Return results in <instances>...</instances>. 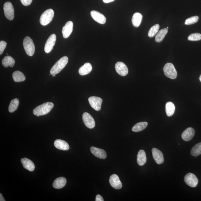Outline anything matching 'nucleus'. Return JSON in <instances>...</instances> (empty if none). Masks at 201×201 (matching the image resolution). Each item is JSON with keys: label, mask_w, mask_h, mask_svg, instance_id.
Wrapping results in <instances>:
<instances>
[{"label": "nucleus", "mask_w": 201, "mask_h": 201, "mask_svg": "<svg viewBox=\"0 0 201 201\" xmlns=\"http://www.w3.org/2000/svg\"><path fill=\"white\" fill-rule=\"evenodd\" d=\"M164 74L168 78L175 79L177 77V72L173 64L167 63L164 66L163 69Z\"/></svg>", "instance_id": "obj_5"}, {"label": "nucleus", "mask_w": 201, "mask_h": 201, "mask_svg": "<svg viewBox=\"0 0 201 201\" xmlns=\"http://www.w3.org/2000/svg\"><path fill=\"white\" fill-rule=\"evenodd\" d=\"M82 119L84 124L88 128L91 129L95 126V121L90 114L85 112L83 114Z\"/></svg>", "instance_id": "obj_10"}, {"label": "nucleus", "mask_w": 201, "mask_h": 201, "mask_svg": "<svg viewBox=\"0 0 201 201\" xmlns=\"http://www.w3.org/2000/svg\"><path fill=\"white\" fill-rule=\"evenodd\" d=\"M199 79H200V82H201V75L200 76V77Z\"/></svg>", "instance_id": "obj_40"}, {"label": "nucleus", "mask_w": 201, "mask_h": 201, "mask_svg": "<svg viewBox=\"0 0 201 201\" xmlns=\"http://www.w3.org/2000/svg\"><path fill=\"white\" fill-rule=\"evenodd\" d=\"M12 78L15 82H21L26 80V78L24 75L20 71H17L13 73Z\"/></svg>", "instance_id": "obj_25"}, {"label": "nucleus", "mask_w": 201, "mask_h": 201, "mask_svg": "<svg viewBox=\"0 0 201 201\" xmlns=\"http://www.w3.org/2000/svg\"><path fill=\"white\" fill-rule=\"evenodd\" d=\"M191 154L194 156H199L201 154V142L193 146L191 151Z\"/></svg>", "instance_id": "obj_30"}, {"label": "nucleus", "mask_w": 201, "mask_h": 201, "mask_svg": "<svg viewBox=\"0 0 201 201\" xmlns=\"http://www.w3.org/2000/svg\"><path fill=\"white\" fill-rule=\"evenodd\" d=\"M21 3L22 4L25 6H27L29 5L32 3V0H20Z\"/></svg>", "instance_id": "obj_35"}, {"label": "nucleus", "mask_w": 201, "mask_h": 201, "mask_svg": "<svg viewBox=\"0 0 201 201\" xmlns=\"http://www.w3.org/2000/svg\"><path fill=\"white\" fill-rule=\"evenodd\" d=\"M167 29L169 28V27H167Z\"/></svg>", "instance_id": "obj_41"}, {"label": "nucleus", "mask_w": 201, "mask_h": 201, "mask_svg": "<svg viewBox=\"0 0 201 201\" xmlns=\"http://www.w3.org/2000/svg\"><path fill=\"white\" fill-rule=\"evenodd\" d=\"M0 201H5V199L3 198L2 195L1 193L0 194Z\"/></svg>", "instance_id": "obj_38"}, {"label": "nucleus", "mask_w": 201, "mask_h": 201, "mask_svg": "<svg viewBox=\"0 0 201 201\" xmlns=\"http://www.w3.org/2000/svg\"><path fill=\"white\" fill-rule=\"evenodd\" d=\"M55 147L59 150H69V145L66 141L61 140H56L54 142Z\"/></svg>", "instance_id": "obj_20"}, {"label": "nucleus", "mask_w": 201, "mask_h": 201, "mask_svg": "<svg viewBox=\"0 0 201 201\" xmlns=\"http://www.w3.org/2000/svg\"><path fill=\"white\" fill-rule=\"evenodd\" d=\"M195 131L191 127H189L184 131L181 135L182 138L185 141L190 140L194 136Z\"/></svg>", "instance_id": "obj_17"}, {"label": "nucleus", "mask_w": 201, "mask_h": 201, "mask_svg": "<svg viewBox=\"0 0 201 201\" xmlns=\"http://www.w3.org/2000/svg\"><path fill=\"white\" fill-rule=\"evenodd\" d=\"M54 16L53 9H49L45 11L40 17V22L42 26H46L51 22Z\"/></svg>", "instance_id": "obj_4"}, {"label": "nucleus", "mask_w": 201, "mask_h": 201, "mask_svg": "<svg viewBox=\"0 0 201 201\" xmlns=\"http://www.w3.org/2000/svg\"><path fill=\"white\" fill-rule=\"evenodd\" d=\"M102 1H103L104 3H109L114 1L115 0H102Z\"/></svg>", "instance_id": "obj_37"}, {"label": "nucleus", "mask_w": 201, "mask_h": 201, "mask_svg": "<svg viewBox=\"0 0 201 201\" xmlns=\"http://www.w3.org/2000/svg\"><path fill=\"white\" fill-rule=\"evenodd\" d=\"M137 163L140 166H143L146 162V157L145 152L143 150L139 151L137 155Z\"/></svg>", "instance_id": "obj_22"}, {"label": "nucleus", "mask_w": 201, "mask_h": 201, "mask_svg": "<svg viewBox=\"0 0 201 201\" xmlns=\"http://www.w3.org/2000/svg\"><path fill=\"white\" fill-rule=\"evenodd\" d=\"M115 69L117 72L121 76H125L128 74V68L127 66L122 62H117L115 64Z\"/></svg>", "instance_id": "obj_11"}, {"label": "nucleus", "mask_w": 201, "mask_h": 201, "mask_svg": "<svg viewBox=\"0 0 201 201\" xmlns=\"http://www.w3.org/2000/svg\"><path fill=\"white\" fill-rule=\"evenodd\" d=\"M153 157L156 163L161 164L164 162V155L157 148H153L152 149Z\"/></svg>", "instance_id": "obj_13"}, {"label": "nucleus", "mask_w": 201, "mask_h": 201, "mask_svg": "<svg viewBox=\"0 0 201 201\" xmlns=\"http://www.w3.org/2000/svg\"><path fill=\"white\" fill-rule=\"evenodd\" d=\"M73 30V23L72 21H69L66 22L62 30V33L63 34L64 38H68L72 32Z\"/></svg>", "instance_id": "obj_15"}, {"label": "nucleus", "mask_w": 201, "mask_h": 201, "mask_svg": "<svg viewBox=\"0 0 201 201\" xmlns=\"http://www.w3.org/2000/svg\"><path fill=\"white\" fill-rule=\"evenodd\" d=\"M199 19V17L197 16L191 17L185 20V24L186 25L194 24L198 22Z\"/></svg>", "instance_id": "obj_32"}, {"label": "nucleus", "mask_w": 201, "mask_h": 201, "mask_svg": "<svg viewBox=\"0 0 201 201\" xmlns=\"http://www.w3.org/2000/svg\"><path fill=\"white\" fill-rule=\"evenodd\" d=\"M88 101L91 107L96 111H100L101 109L102 100L97 96H91L89 98Z\"/></svg>", "instance_id": "obj_8"}, {"label": "nucleus", "mask_w": 201, "mask_h": 201, "mask_svg": "<svg viewBox=\"0 0 201 201\" xmlns=\"http://www.w3.org/2000/svg\"><path fill=\"white\" fill-rule=\"evenodd\" d=\"M54 107V104L51 102H46L37 107L33 111L34 115L40 116L49 113Z\"/></svg>", "instance_id": "obj_1"}, {"label": "nucleus", "mask_w": 201, "mask_h": 201, "mask_svg": "<svg viewBox=\"0 0 201 201\" xmlns=\"http://www.w3.org/2000/svg\"><path fill=\"white\" fill-rule=\"evenodd\" d=\"M68 61V58L67 56L61 58L52 67L50 71V74L52 75H56L60 72L67 64Z\"/></svg>", "instance_id": "obj_2"}, {"label": "nucleus", "mask_w": 201, "mask_h": 201, "mask_svg": "<svg viewBox=\"0 0 201 201\" xmlns=\"http://www.w3.org/2000/svg\"><path fill=\"white\" fill-rule=\"evenodd\" d=\"M15 63V60L10 56H6L2 61V64L5 67H7L9 66L12 67L14 66Z\"/></svg>", "instance_id": "obj_24"}, {"label": "nucleus", "mask_w": 201, "mask_h": 201, "mask_svg": "<svg viewBox=\"0 0 201 201\" xmlns=\"http://www.w3.org/2000/svg\"><path fill=\"white\" fill-rule=\"evenodd\" d=\"M96 201H104L103 198H102V197L101 196H100V195L98 194L96 195Z\"/></svg>", "instance_id": "obj_36"}, {"label": "nucleus", "mask_w": 201, "mask_h": 201, "mask_svg": "<svg viewBox=\"0 0 201 201\" xmlns=\"http://www.w3.org/2000/svg\"><path fill=\"white\" fill-rule=\"evenodd\" d=\"M67 182L66 179L64 177L57 178L54 181L53 186L55 189H61L65 186Z\"/></svg>", "instance_id": "obj_19"}, {"label": "nucleus", "mask_w": 201, "mask_h": 201, "mask_svg": "<svg viewBox=\"0 0 201 201\" xmlns=\"http://www.w3.org/2000/svg\"><path fill=\"white\" fill-rule=\"evenodd\" d=\"M56 74H54L52 75V76L53 77H55L56 76Z\"/></svg>", "instance_id": "obj_39"}, {"label": "nucleus", "mask_w": 201, "mask_h": 201, "mask_svg": "<svg viewBox=\"0 0 201 201\" xmlns=\"http://www.w3.org/2000/svg\"><path fill=\"white\" fill-rule=\"evenodd\" d=\"M23 46L27 55L32 56L34 55L35 47L32 40L29 37H26L23 41Z\"/></svg>", "instance_id": "obj_3"}, {"label": "nucleus", "mask_w": 201, "mask_h": 201, "mask_svg": "<svg viewBox=\"0 0 201 201\" xmlns=\"http://www.w3.org/2000/svg\"><path fill=\"white\" fill-rule=\"evenodd\" d=\"M148 125V123L146 122H141L137 123L133 127L132 130L135 132H140L146 129Z\"/></svg>", "instance_id": "obj_27"}, {"label": "nucleus", "mask_w": 201, "mask_h": 201, "mask_svg": "<svg viewBox=\"0 0 201 201\" xmlns=\"http://www.w3.org/2000/svg\"><path fill=\"white\" fill-rule=\"evenodd\" d=\"M91 16L93 19L100 24H105L106 19L105 16L102 13L96 11H92L91 12Z\"/></svg>", "instance_id": "obj_14"}, {"label": "nucleus", "mask_w": 201, "mask_h": 201, "mask_svg": "<svg viewBox=\"0 0 201 201\" xmlns=\"http://www.w3.org/2000/svg\"><path fill=\"white\" fill-rule=\"evenodd\" d=\"M20 103L18 98H15L11 100L9 106L8 110L10 113H12L18 109Z\"/></svg>", "instance_id": "obj_28"}, {"label": "nucleus", "mask_w": 201, "mask_h": 201, "mask_svg": "<svg viewBox=\"0 0 201 201\" xmlns=\"http://www.w3.org/2000/svg\"><path fill=\"white\" fill-rule=\"evenodd\" d=\"M168 30L167 28L162 29L158 32L155 37V41L156 42H160L162 41L164 37L167 33Z\"/></svg>", "instance_id": "obj_29"}, {"label": "nucleus", "mask_w": 201, "mask_h": 201, "mask_svg": "<svg viewBox=\"0 0 201 201\" xmlns=\"http://www.w3.org/2000/svg\"><path fill=\"white\" fill-rule=\"evenodd\" d=\"M184 180L185 183L191 187H196L198 184V179L194 174L189 173L185 175Z\"/></svg>", "instance_id": "obj_7"}, {"label": "nucleus", "mask_w": 201, "mask_h": 201, "mask_svg": "<svg viewBox=\"0 0 201 201\" xmlns=\"http://www.w3.org/2000/svg\"><path fill=\"white\" fill-rule=\"evenodd\" d=\"M166 113L168 116L171 117L174 115L175 111V106L173 102H167L165 106Z\"/></svg>", "instance_id": "obj_26"}, {"label": "nucleus", "mask_w": 201, "mask_h": 201, "mask_svg": "<svg viewBox=\"0 0 201 201\" xmlns=\"http://www.w3.org/2000/svg\"><path fill=\"white\" fill-rule=\"evenodd\" d=\"M7 46L6 42L1 41L0 42V55H1L3 53L4 50Z\"/></svg>", "instance_id": "obj_34"}, {"label": "nucleus", "mask_w": 201, "mask_h": 201, "mask_svg": "<svg viewBox=\"0 0 201 201\" xmlns=\"http://www.w3.org/2000/svg\"><path fill=\"white\" fill-rule=\"evenodd\" d=\"M3 10L6 18L12 20L14 18V11L12 4L10 2H6L4 5Z\"/></svg>", "instance_id": "obj_6"}, {"label": "nucleus", "mask_w": 201, "mask_h": 201, "mask_svg": "<svg viewBox=\"0 0 201 201\" xmlns=\"http://www.w3.org/2000/svg\"><path fill=\"white\" fill-rule=\"evenodd\" d=\"M109 183L113 188L117 190H119L122 187V184L118 176L115 174L111 175L110 177Z\"/></svg>", "instance_id": "obj_12"}, {"label": "nucleus", "mask_w": 201, "mask_h": 201, "mask_svg": "<svg viewBox=\"0 0 201 201\" xmlns=\"http://www.w3.org/2000/svg\"><path fill=\"white\" fill-rule=\"evenodd\" d=\"M90 150L92 153L98 158L104 159L107 157V154L103 150L92 146Z\"/></svg>", "instance_id": "obj_16"}, {"label": "nucleus", "mask_w": 201, "mask_h": 201, "mask_svg": "<svg viewBox=\"0 0 201 201\" xmlns=\"http://www.w3.org/2000/svg\"><path fill=\"white\" fill-rule=\"evenodd\" d=\"M92 70V66L90 63H86L81 66L79 70V73L82 76L90 73Z\"/></svg>", "instance_id": "obj_21"}, {"label": "nucleus", "mask_w": 201, "mask_h": 201, "mask_svg": "<svg viewBox=\"0 0 201 201\" xmlns=\"http://www.w3.org/2000/svg\"><path fill=\"white\" fill-rule=\"evenodd\" d=\"M143 16L140 13H135L132 18V23L133 26L136 27L140 26L142 20Z\"/></svg>", "instance_id": "obj_23"}, {"label": "nucleus", "mask_w": 201, "mask_h": 201, "mask_svg": "<svg viewBox=\"0 0 201 201\" xmlns=\"http://www.w3.org/2000/svg\"><path fill=\"white\" fill-rule=\"evenodd\" d=\"M56 36L55 34H52L48 38L46 42L44 51L46 53H49L53 49L54 46L55 45Z\"/></svg>", "instance_id": "obj_9"}, {"label": "nucleus", "mask_w": 201, "mask_h": 201, "mask_svg": "<svg viewBox=\"0 0 201 201\" xmlns=\"http://www.w3.org/2000/svg\"><path fill=\"white\" fill-rule=\"evenodd\" d=\"M188 39L191 41H196L201 40V34L199 33L192 34L189 36Z\"/></svg>", "instance_id": "obj_33"}, {"label": "nucleus", "mask_w": 201, "mask_h": 201, "mask_svg": "<svg viewBox=\"0 0 201 201\" xmlns=\"http://www.w3.org/2000/svg\"><path fill=\"white\" fill-rule=\"evenodd\" d=\"M159 28V25L156 24L152 26L149 31L148 35L150 37H154L157 33Z\"/></svg>", "instance_id": "obj_31"}, {"label": "nucleus", "mask_w": 201, "mask_h": 201, "mask_svg": "<svg viewBox=\"0 0 201 201\" xmlns=\"http://www.w3.org/2000/svg\"><path fill=\"white\" fill-rule=\"evenodd\" d=\"M21 162L23 167L29 171L31 172L34 171L35 169V166L33 162L28 158H22L21 159Z\"/></svg>", "instance_id": "obj_18"}]
</instances>
